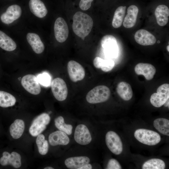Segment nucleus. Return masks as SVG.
<instances>
[{
	"mask_svg": "<svg viewBox=\"0 0 169 169\" xmlns=\"http://www.w3.org/2000/svg\"><path fill=\"white\" fill-rule=\"evenodd\" d=\"M73 19L72 28L74 33L84 39L91 30L93 24L92 19L87 14L78 11L74 14Z\"/></svg>",
	"mask_w": 169,
	"mask_h": 169,
	"instance_id": "obj_1",
	"label": "nucleus"
},
{
	"mask_svg": "<svg viewBox=\"0 0 169 169\" xmlns=\"http://www.w3.org/2000/svg\"><path fill=\"white\" fill-rule=\"evenodd\" d=\"M110 91L109 88L105 85L95 87L86 95L87 101L90 104H96L106 101L110 98Z\"/></svg>",
	"mask_w": 169,
	"mask_h": 169,
	"instance_id": "obj_2",
	"label": "nucleus"
},
{
	"mask_svg": "<svg viewBox=\"0 0 169 169\" xmlns=\"http://www.w3.org/2000/svg\"><path fill=\"white\" fill-rule=\"evenodd\" d=\"M135 138L140 142L149 146H154L160 141L161 138L157 132L151 130L139 129L135 132Z\"/></svg>",
	"mask_w": 169,
	"mask_h": 169,
	"instance_id": "obj_3",
	"label": "nucleus"
},
{
	"mask_svg": "<svg viewBox=\"0 0 169 169\" xmlns=\"http://www.w3.org/2000/svg\"><path fill=\"white\" fill-rule=\"evenodd\" d=\"M50 118L46 113H43L37 116L33 121L29 129V132L33 136H37L46 128L49 123Z\"/></svg>",
	"mask_w": 169,
	"mask_h": 169,
	"instance_id": "obj_4",
	"label": "nucleus"
},
{
	"mask_svg": "<svg viewBox=\"0 0 169 169\" xmlns=\"http://www.w3.org/2000/svg\"><path fill=\"white\" fill-rule=\"evenodd\" d=\"M169 98V84H164L157 88V93L153 94L151 96V104L156 107L162 106Z\"/></svg>",
	"mask_w": 169,
	"mask_h": 169,
	"instance_id": "obj_5",
	"label": "nucleus"
},
{
	"mask_svg": "<svg viewBox=\"0 0 169 169\" xmlns=\"http://www.w3.org/2000/svg\"><path fill=\"white\" fill-rule=\"evenodd\" d=\"M51 88L53 95L58 100H65L67 96L68 91L66 84L62 79L56 78L52 81Z\"/></svg>",
	"mask_w": 169,
	"mask_h": 169,
	"instance_id": "obj_6",
	"label": "nucleus"
},
{
	"mask_svg": "<svg viewBox=\"0 0 169 169\" xmlns=\"http://www.w3.org/2000/svg\"><path fill=\"white\" fill-rule=\"evenodd\" d=\"M105 142L110 150L113 154H120L123 151L122 142L119 136L115 132L110 131L105 136Z\"/></svg>",
	"mask_w": 169,
	"mask_h": 169,
	"instance_id": "obj_7",
	"label": "nucleus"
},
{
	"mask_svg": "<svg viewBox=\"0 0 169 169\" xmlns=\"http://www.w3.org/2000/svg\"><path fill=\"white\" fill-rule=\"evenodd\" d=\"M55 38L59 42L63 43L67 39L69 35V29L67 23L63 18H58L54 26Z\"/></svg>",
	"mask_w": 169,
	"mask_h": 169,
	"instance_id": "obj_8",
	"label": "nucleus"
},
{
	"mask_svg": "<svg viewBox=\"0 0 169 169\" xmlns=\"http://www.w3.org/2000/svg\"><path fill=\"white\" fill-rule=\"evenodd\" d=\"M67 70L70 79L73 82L82 80L85 75L83 67L74 60L69 61L67 64Z\"/></svg>",
	"mask_w": 169,
	"mask_h": 169,
	"instance_id": "obj_9",
	"label": "nucleus"
},
{
	"mask_svg": "<svg viewBox=\"0 0 169 169\" xmlns=\"http://www.w3.org/2000/svg\"><path fill=\"white\" fill-rule=\"evenodd\" d=\"M21 83L25 89L31 94L37 95L41 92L39 83L34 75L28 74L25 75L22 78Z\"/></svg>",
	"mask_w": 169,
	"mask_h": 169,
	"instance_id": "obj_10",
	"label": "nucleus"
},
{
	"mask_svg": "<svg viewBox=\"0 0 169 169\" xmlns=\"http://www.w3.org/2000/svg\"><path fill=\"white\" fill-rule=\"evenodd\" d=\"M74 139L78 144L86 145L90 143L92 137L89 131L85 125L80 124L78 125L75 129Z\"/></svg>",
	"mask_w": 169,
	"mask_h": 169,
	"instance_id": "obj_11",
	"label": "nucleus"
},
{
	"mask_svg": "<svg viewBox=\"0 0 169 169\" xmlns=\"http://www.w3.org/2000/svg\"><path fill=\"white\" fill-rule=\"evenodd\" d=\"M21 13L20 6L16 4L13 5L9 7L6 12L2 14L1 19L5 24H10L18 19Z\"/></svg>",
	"mask_w": 169,
	"mask_h": 169,
	"instance_id": "obj_12",
	"label": "nucleus"
},
{
	"mask_svg": "<svg viewBox=\"0 0 169 169\" xmlns=\"http://www.w3.org/2000/svg\"><path fill=\"white\" fill-rule=\"evenodd\" d=\"M134 38L138 44L143 46L152 45L156 42V38L155 36L144 29L137 31L135 34Z\"/></svg>",
	"mask_w": 169,
	"mask_h": 169,
	"instance_id": "obj_13",
	"label": "nucleus"
},
{
	"mask_svg": "<svg viewBox=\"0 0 169 169\" xmlns=\"http://www.w3.org/2000/svg\"><path fill=\"white\" fill-rule=\"evenodd\" d=\"M3 155V156L0 159V163L2 166L10 165L16 168H19L21 166V157L18 153L12 152L10 154L7 151H4Z\"/></svg>",
	"mask_w": 169,
	"mask_h": 169,
	"instance_id": "obj_14",
	"label": "nucleus"
},
{
	"mask_svg": "<svg viewBox=\"0 0 169 169\" xmlns=\"http://www.w3.org/2000/svg\"><path fill=\"white\" fill-rule=\"evenodd\" d=\"M134 69L136 74L144 75L147 80L152 79L156 72L154 66L148 63H138L135 66Z\"/></svg>",
	"mask_w": 169,
	"mask_h": 169,
	"instance_id": "obj_15",
	"label": "nucleus"
},
{
	"mask_svg": "<svg viewBox=\"0 0 169 169\" xmlns=\"http://www.w3.org/2000/svg\"><path fill=\"white\" fill-rule=\"evenodd\" d=\"M49 141L50 145L53 146L66 145L69 142V139L67 134L60 130L51 133L49 136Z\"/></svg>",
	"mask_w": 169,
	"mask_h": 169,
	"instance_id": "obj_16",
	"label": "nucleus"
},
{
	"mask_svg": "<svg viewBox=\"0 0 169 169\" xmlns=\"http://www.w3.org/2000/svg\"><path fill=\"white\" fill-rule=\"evenodd\" d=\"M139 12L138 7L134 5L130 6L127 10V14L124 19L123 25L126 28L133 27L135 24Z\"/></svg>",
	"mask_w": 169,
	"mask_h": 169,
	"instance_id": "obj_17",
	"label": "nucleus"
},
{
	"mask_svg": "<svg viewBox=\"0 0 169 169\" xmlns=\"http://www.w3.org/2000/svg\"><path fill=\"white\" fill-rule=\"evenodd\" d=\"M29 6L31 12L38 18H43L48 13L45 5L40 0H30Z\"/></svg>",
	"mask_w": 169,
	"mask_h": 169,
	"instance_id": "obj_18",
	"label": "nucleus"
},
{
	"mask_svg": "<svg viewBox=\"0 0 169 169\" xmlns=\"http://www.w3.org/2000/svg\"><path fill=\"white\" fill-rule=\"evenodd\" d=\"M26 38L28 42L35 53L40 54L44 51V45L37 34L33 33H28L27 35Z\"/></svg>",
	"mask_w": 169,
	"mask_h": 169,
	"instance_id": "obj_19",
	"label": "nucleus"
},
{
	"mask_svg": "<svg viewBox=\"0 0 169 169\" xmlns=\"http://www.w3.org/2000/svg\"><path fill=\"white\" fill-rule=\"evenodd\" d=\"M155 15L157 24L161 26H165L169 20L168 8L164 5H158L155 10Z\"/></svg>",
	"mask_w": 169,
	"mask_h": 169,
	"instance_id": "obj_20",
	"label": "nucleus"
},
{
	"mask_svg": "<svg viewBox=\"0 0 169 169\" xmlns=\"http://www.w3.org/2000/svg\"><path fill=\"white\" fill-rule=\"evenodd\" d=\"M90 162L89 158L86 156H79L71 157L66 159L64 164L66 167L70 169H79Z\"/></svg>",
	"mask_w": 169,
	"mask_h": 169,
	"instance_id": "obj_21",
	"label": "nucleus"
},
{
	"mask_svg": "<svg viewBox=\"0 0 169 169\" xmlns=\"http://www.w3.org/2000/svg\"><path fill=\"white\" fill-rule=\"evenodd\" d=\"M116 91L119 96L125 101L130 100L133 96V91L131 86L125 82H121L118 84Z\"/></svg>",
	"mask_w": 169,
	"mask_h": 169,
	"instance_id": "obj_22",
	"label": "nucleus"
},
{
	"mask_svg": "<svg viewBox=\"0 0 169 169\" xmlns=\"http://www.w3.org/2000/svg\"><path fill=\"white\" fill-rule=\"evenodd\" d=\"M25 124L22 120L16 119L11 125L9 128L10 134L14 139L19 138L24 131Z\"/></svg>",
	"mask_w": 169,
	"mask_h": 169,
	"instance_id": "obj_23",
	"label": "nucleus"
},
{
	"mask_svg": "<svg viewBox=\"0 0 169 169\" xmlns=\"http://www.w3.org/2000/svg\"><path fill=\"white\" fill-rule=\"evenodd\" d=\"M93 64L96 68H100L103 71L107 72L111 70L115 66L114 61L111 59H104L96 57L93 60Z\"/></svg>",
	"mask_w": 169,
	"mask_h": 169,
	"instance_id": "obj_24",
	"label": "nucleus"
},
{
	"mask_svg": "<svg viewBox=\"0 0 169 169\" xmlns=\"http://www.w3.org/2000/svg\"><path fill=\"white\" fill-rule=\"evenodd\" d=\"M17 45L15 42L9 36L0 31V47L8 51L14 50Z\"/></svg>",
	"mask_w": 169,
	"mask_h": 169,
	"instance_id": "obj_25",
	"label": "nucleus"
},
{
	"mask_svg": "<svg viewBox=\"0 0 169 169\" xmlns=\"http://www.w3.org/2000/svg\"><path fill=\"white\" fill-rule=\"evenodd\" d=\"M126 6L119 7L115 12L112 21V25L115 28L120 27L123 22L125 15Z\"/></svg>",
	"mask_w": 169,
	"mask_h": 169,
	"instance_id": "obj_26",
	"label": "nucleus"
},
{
	"mask_svg": "<svg viewBox=\"0 0 169 169\" xmlns=\"http://www.w3.org/2000/svg\"><path fill=\"white\" fill-rule=\"evenodd\" d=\"M155 128L160 133L169 136V120L164 118H159L153 121Z\"/></svg>",
	"mask_w": 169,
	"mask_h": 169,
	"instance_id": "obj_27",
	"label": "nucleus"
},
{
	"mask_svg": "<svg viewBox=\"0 0 169 169\" xmlns=\"http://www.w3.org/2000/svg\"><path fill=\"white\" fill-rule=\"evenodd\" d=\"M16 102V98L12 95L0 90V106L4 108L12 106Z\"/></svg>",
	"mask_w": 169,
	"mask_h": 169,
	"instance_id": "obj_28",
	"label": "nucleus"
},
{
	"mask_svg": "<svg viewBox=\"0 0 169 169\" xmlns=\"http://www.w3.org/2000/svg\"><path fill=\"white\" fill-rule=\"evenodd\" d=\"M165 164L162 160L157 158H153L145 162L143 164V169H164Z\"/></svg>",
	"mask_w": 169,
	"mask_h": 169,
	"instance_id": "obj_29",
	"label": "nucleus"
},
{
	"mask_svg": "<svg viewBox=\"0 0 169 169\" xmlns=\"http://www.w3.org/2000/svg\"><path fill=\"white\" fill-rule=\"evenodd\" d=\"M55 125L59 130L64 132L68 135H70L72 133L73 127L69 124H66L64 118L59 116L54 120Z\"/></svg>",
	"mask_w": 169,
	"mask_h": 169,
	"instance_id": "obj_30",
	"label": "nucleus"
},
{
	"mask_svg": "<svg viewBox=\"0 0 169 169\" xmlns=\"http://www.w3.org/2000/svg\"><path fill=\"white\" fill-rule=\"evenodd\" d=\"M36 142L39 153L43 155L46 154L48 151L49 145L48 141L45 139L44 136L41 134L38 135Z\"/></svg>",
	"mask_w": 169,
	"mask_h": 169,
	"instance_id": "obj_31",
	"label": "nucleus"
},
{
	"mask_svg": "<svg viewBox=\"0 0 169 169\" xmlns=\"http://www.w3.org/2000/svg\"><path fill=\"white\" fill-rule=\"evenodd\" d=\"M101 44L104 49H111L118 46L116 38L111 35H107L103 37Z\"/></svg>",
	"mask_w": 169,
	"mask_h": 169,
	"instance_id": "obj_32",
	"label": "nucleus"
},
{
	"mask_svg": "<svg viewBox=\"0 0 169 169\" xmlns=\"http://www.w3.org/2000/svg\"><path fill=\"white\" fill-rule=\"evenodd\" d=\"M38 82L45 87L50 86L51 83V77L47 73L44 72L38 74L36 77Z\"/></svg>",
	"mask_w": 169,
	"mask_h": 169,
	"instance_id": "obj_33",
	"label": "nucleus"
},
{
	"mask_svg": "<svg viewBox=\"0 0 169 169\" xmlns=\"http://www.w3.org/2000/svg\"><path fill=\"white\" fill-rule=\"evenodd\" d=\"M106 169H121L122 168L120 164L117 160L112 158L108 161Z\"/></svg>",
	"mask_w": 169,
	"mask_h": 169,
	"instance_id": "obj_34",
	"label": "nucleus"
},
{
	"mask_svg": "<svg viewBox=\"0 0 169 169\" xmlns=\"http://www.w3.org/2000/svg\"><path fill=\"white\" fill-rule=\"evenodd\" d=\"M93 0H80L79 3V7L83 10L85 11L91 7V3Z\"/></svg>",
	"mask_w": 169,
	"mask_h": 169,
	"instance_id": "obj_35",
	"label": "nucleus"
},
{
	"mask_svg": "<svg viewBox=\"0 0 169 169\" xmlns=\"http://www.w3.org/2000/svg\"><path fill=\"white\" fill-rule=\"evenodd\" d=\"M92 165L89 163L86 164L80 167L79 169H91Z\"/></svg>",
	"mask_w": 169,
	"mask_h": 169,
	"instance_id": "obj_36",
	"label": "nucleus"
},
{
	"mask_svg": "<svg viewBox=\"0 0 169 169\" xmlns=\"http://www.w3.org/2000/svg\"><path fill=\"white\" fill-rule=\"evenodd\" d=\"M169 99H168L164 103V104H163V105L165 106V107H169Z\"/></svg>",
	"mask_w": 169,
	"mask_h": 169,
	"instance_id": "obj_37",
	"label": "nucleus"
},
{
	"mask_svg": "<svg viewBox=\"0 0 169 169\" xmlns=\"http://www.w3.org/2000/svg\"><path fill=\"white\" fill-rule=\"evenodd\" d=\"M54 168L50 166L46 167L44 168V169H54Z\"/></svg>",
	"mask_w": 169,
	"mask_h": 169,
	"instance_id": "obj_38",
	"label": "nucleus"
},
{
	"mask_svg": "<svg viewBox=\"0 0 169 169\" xmlns=\"http://www.w3.org/2000/svg\"><path fill=\"white\" fill-rule=\"evenodd\" d=\"M169 45H168V46H167V47H166V49H167V51L169 52Z\"/></svg>",
	"mask_w": 169,
	"mask_h": 169,
	"instance_id": "obj_39",
	"label": "nucleus"
}]
</instances>
